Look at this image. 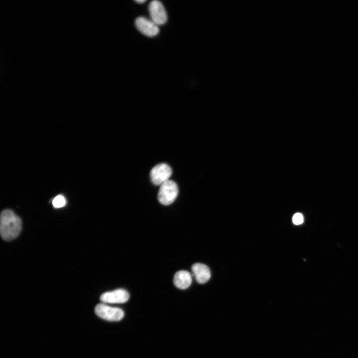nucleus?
Wrapping results in <instances>:
<instances>
[{
	"label": "nucleus",
	"mask_w": 358,
	"mask_h": 358,
	"mask_svg": "<svg viewBox=\"0 0 358 358\" xmlns=\"http://www.w3.org/2000/svg\"><path fill=\"white\" fill-rule=\"evenodd\" d=\"M0 232L6 241L16 238L20 233L22 222L20 218L10 209L3 210L0 214Z\"/></svg>",
	"instance_id": "f257e3e1"
},
{
	"label": "nucleus",
	"mask_w": 358,
	"mask_h": 358,
	"mask_svg": "<svg viewBox=\"0 0 358 358\" xmlns=\"http://www.w3.org/2000/svg\"><path fill=\"white\" fill-rule=\"evenodd\" d=\"M179 189L177 183L173 180H168L160 185L158 193L159 201L164 205L172 203L177 198Z\"/></svg>",
	"instance_id": "f03ea898"
},
{
	"label": "nucleus",
	"mask_w": 358,
	"mask_h": 358,
	"mask_svg": "<svg viewBox=\"0 0 358 358\" xmlns=\"http://www.w3.org/2000/svg\"><path fill=\"white\" fill-rule=\"evenodd\" d=\"M94 311L99 317L109 321H120L124 316V311L121 309L105 304H97Z\"/></svg>",
	"instance_id": "7ed1b4c3"
},
{
	"label": "nucleus",
	"mask_w": 358,
	"mask_h": 358,
	"mask_svg": "<svg viewBox=\"0 0 358 358\" xmlns=\"http://www.w3.org/2000/svg\"><path fill=\"white\" fill-rule=\"evenodd\" d=\"M172 174L171 167L165 163H161L154 167L150 173L151 180L156 185H161L169 180Z\"/></svg>",
	"instance_id": "20e7f679"
},
{
	"label": "nucleus",
	"mask_w": 358,
	"mask_h": 358,
	"mask_svg": "<svg viewBox=\"0 0 358 358\" xmlns=\"http://www.w3.org/2000/svg\"><path fill=\"white\" fill-rule=\"evenodd\" d=\"M149 11L151 20L157 25H163L167 22V12L160 1H152L149 5Z\"/></svg>",
	"instance_id": "39448f33"
},
{
	"label": "nucleus",
	"mask_w": 358,
	"mask_h": 358,
	"mask_svg": "<svg viewBox=\"0 0 358 358\" xmlns=\"http://www.w3.org/2000/svg\"><path fill=\"white\" fill-rule=\"evenodd\" d=\"M129 298V293L123 289L104 292L100 297V301L106 303H123Z\"/></svg>",
	"instance_id": "423d86ee"
},
{
	"label": "nucleus",
	"mask_w": 358,
	"mask_h": 358,
	"mask_svg": "<svg viewBox=\"0 0 358 358\" xmlns=\"http://www.w3.org/2000/svg\"><path fill=\"white\" fill-rule=\"evenodd\" d=\"M135 23L138 30L147 36H156L159 32L158 25L151 19L150 20L144 17L140 16L137 18Z\"/></svg>",
	"instance_id": "0eeeda50"
},
{
	"label": "nucleus",
	"mask_w": 358,
	"mask_h": 358,
	"mask_svg": "<svg viewBox=\"0 0 358 358\" xmlns=\"http://www.w3.org/2000/svg\"><path fill=\"white\" fill-rule=\"evenodd\" d=\"M192 274L197 282L203 284L210 279L211 273L209 268L201 263H195L191 267Z\"/></svg>",
	"instance_id": "6e6552de"
},
{
	"label": "nucleus",
	"mask_w": 358,
	"mask_h": 358,
	"mask_svg": "<svg viewBox=\"0 0 358 358\" xmlns=\"http://www.w3.org/2000/svg\"><path fill=\"white\" fill-rule=\"evenodd\" d=\"M173 281L174 285L177 288L180 289H185L191 284L192 276L189 271L180 270L175 274Z\"/></svg>",
	"instance_id": "1a4fd4ad"
},
{
	"label": "nucleus",
	"mask_w": 358,
	"mask_h": 358,
	"mask_svg": "<svg viewBox=\"0 0 358 358\" xmlns=\"http://www.w3.org/2000/svg\"><path fill=\"white\" fill-rule=\"evenodd\" d=\"M66 204L65 197L62 195H57L52 200V204L55 208H61Z\"/></svg>",
	"instance_id": "9d476101"
},
{
	"label": "nucleus",
	"mask_w": 358,
	"mask_h": 358,
	"mask_svg": "<svg viewBox=\"0 0 358 358\" xmlns=\"http://www.w3.org/2000/svg\"><path fill=\"white\" fill-rule=\"evenodd\" d=\"M292 221L295 225H299L303 222V216L300 213H295L292 217Z\"/></svg>",
	"instance_id": "9b49d317"
},
{
	"label": "nucleus",
	"mask_w": 358,
	"mask_h": 358,
	"mask_svg": "<svg viewBox=\"0 0 358 358\" xmlns=\"http://www.w3.org/2000/svg\"><path fill=\"white\" fill-rule=\"evenodd\" d=\"M145 1H146V0H136V2H138V3H143V2H145Z\"/></svg>",
	"instance_id": "f8f14e48"
}]
</instances>
